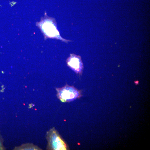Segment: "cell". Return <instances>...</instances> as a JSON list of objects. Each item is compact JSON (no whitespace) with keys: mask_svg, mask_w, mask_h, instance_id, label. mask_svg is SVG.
I'll use <instances>...</instances> for the list:
<instances>
[{"mask_svg":"<svg viewBox=\"0 0 150 150\" xmlns=\"http://www.w3.org/2000/svg\"><path fill=\"white\" fill-rule=\"evenodd\" d=\"M40 23L41 28L47 36L50 38H56L66 42V40L62 39L60 36L55 23L51 20H46Z\"/></svg>","mask_w":150,"mask_h":150,"instance_id":"7a4b0ae2","label":"cell"},{"mask_svg":"<svg viewBox=\"0 0 150 150\" xmlns=\"http://www.w3.org/2000/svg\"><path fill=\"white\" fill-rule=\"evenodd\" d=\"M51 134L50 137V142L52 149L57 150H67L66 144L57 132L53 131Z\"/></svg>","mask_w":150,"mask_h":150,"instance_id":"3957f363","label":"cell"},{"mask_svg":"<svg viewBox=\"0 0 150 150\" xmlns=\"http://www.w3.org/2000/svg\"><path fill=\"white\" fill-rule=\"evenodd\" d=\"M67 63L68 66L76 73H81L83 66L80 56L71 54L67 59Z\"/></svg>","mask_w":150,"mask_h":150,"instance_id":"277c9868","label":"cell"},{"mask_svg":"<svg viewBox=\"0 0 150 150\" xmlns=\"http://www.w3.org/2000/svg\"><path fill=\"white\" fill-rule=\"evenodd\" d=\"M58 95L62 102H69L73 101L80 96L79 91L73 87L66 86L57 90Z\"/></svg>","mask_w":150,"mask_h":150,"instance_id":"6da1fadb","label":"cell"}]
</instances>
